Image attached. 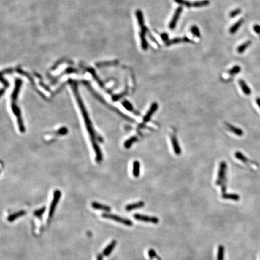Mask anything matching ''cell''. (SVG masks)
<instances>
[{"label":"cell","instance_id":"83f0119b","mask_svg":"<svg viewBox=\"0 0 260 260\" xmlns=\"http://www.w3.org/2000/svg\"><path fill=\"white\" fill-rule=\"evenodd\" d=\"M137 18L138 19V22L140 26H142L144 25V20H143V16L142 12L140 10H137L136 12Z\"/></svg>","mask_w":260,"mask_h":260},{"label":"cell","instance_id":"2e32d148","mask_svg":"<svg viewBox=\"0 0 260 260\" xmlns=\"http://www.w3.org/2000/svg\"><path fill=\"white\" fill-rule=\"evenodd\" d=\"M144 205H145V203L143 201H140V202H138L136 203L127 205L125 207V210L128 211H131V210H133L135 209L142 208Z\"/></svg>","mask_w":260,"mask_h":260},{"label":"cell","instance_id":"4dcf8cb0","mask_svg":"<svg viewBox=\"0 0 260 260\" xmlns=\"http://www.w3.org/2000/svg\"><path fill=\"white\" fill-rule=\"evenodd\" d=\"M122 105H123V107L126 108V109L128 111H133V107L132 104L130 103L129 101L125 100L122 102Z\"/></svg>","mask_w":260,"mask_h":260},{"label":"cell","instance_id":"7c38bea8","mask_svg":"<svg viewBox=\"0 0 260 260\" xmlns=\"http://www.w3.org/2000/svg\"><path fill=\"white\" fill-rule=\"evenodd\" d=\"M226 126L230 131H231L232 133H233L235 135H237L238 136H242L243 135V131L242 129L238 128L232 125H231V124L228 123H226Z\"/></svg>","mask_w":260,"mask_h":260},{"label":"cell","instance_id":"ac0fdd59","mask_svg":"<svg viewBox=\"0 0 260 260\" xmlns=\"http://www.w3.org/2000/svg\"><path fill=\"white\" fill-rule=\"evenodd\" d=\"M140 172V164L138 161H134L133 164V174L135 177H139Z\"/></svg>","mask_w":260,"mask_h":260},{"label":"cell","instance_id":"8fae6325","mask_svg":"<svg viewBox=\"0 0 260 260\" xmlns=\"http://www.w3.org/2000/svg\"><path fill=\"white\" fill-rule=\"evenodd\" d=\"M191 42L190 39L187 37H179V38H175L172 40H169L166 43V46H170L173 44H177V43H180V42Z\"/></svg>","mask_w":260,"mask_h":260},{"label":"cell","instance_id":"7402d4cb","mask_svg":"<svg viewBox=\"0 0 260 260\" xmlns=\"http://www.w3.org/2000/svg\"><path fill=\"white\" fill-rule=\"evenodd\" d=\"M235 157L238 159V160H240L241 161H242V162H243V163H248V162H250V161L249 160V159L245 156H244L242 153H240V152H236V153H235Z\"/></svg>","mask_w":260,"mask_h":260},{"label":"cell","instance_id":"ffe728a7","mask_svg":"<svg viewBox=\"0 0 260 260\" xmlns=\"http://www.w3.org/2000/svg\"><path fill=\"white\" fill-rule=\"evenodd\" d=\"M243 19H241L240 20H239L238 21H237L235 24H234L229 29V32L231 34H234L238 30L240 27V26H242V24L243 23Z\"/></svg>","mask_w":260,"mask_h":260},{"label":"cell","instance_id":"5bb4252c","mask_svg":"<svg viewBox=\"0 0 260 260\" xmlns=\"http://www.w3.org/2000/svg\"><path fill=\"white\" fill-rule=\"evenodd\" d=\"M91 205H92V208L95 209V210H102V211H104L106 212H109L111 211V208L109 206L101 204H99L98 202H93L92 203Z\"/></svg>","mask_w":260,"mask_h":260},{"label":"cell","instance_id":"6da1fadb","mask_svg":"<svg viewBox=\"0 0 260 260\" xmlns=\"http://www.w3.org/2000/svg\"><path fill=\"white\" fill-rule=\"evenodd\" d=\"M71 86L72 88L73 89L74 91V94L75 95V99L77 100V102L79 105V108L80 109V111L82 113L83 115V118L84 121V123L85 125V126L87 128V129H88V133L89 134L90 136V139L91 140V142L92 143V146L93 148V149L95 152L96 154V160L98 162H101L102 160V153L101 152L100 148L98 145L97 143V138L96 137V134L95 132L94 131V129L93 128L92 126V123L89 119V115L88 113V112L86 111V109L85 108V106L84 105V103L83 102V100L81 99L79 92L78 91V88L76 85L75 83H71Z\"/></svg>","mask_w":260,"mask_h":260},{"label":"cell","instance_id":"f546056e","mask_svg":"<svg viewBox=\"0 0 260 260\" xmlns=\"http://www.w3.org/2000/svg\"><path fill=\"white\" fill-rule=\"evenodd\" d=\"M241 71V68L239 66H234L232 68H231L229 71V74L231 75H234L235 74H237L239 73Z\"/></svg>","mask_w":260,"mask_h":260},{"label":"cell","instance_id":"9a60e30c","mask_svg":"<svg viewBox=\"0 0 260 260\" xmlns=\"http://www.w3.org/2000/svg\"><path fill=\"white\" fill-rule=\"evenodd\" d=\"M26 214V211H25V210L19 211L16 213H13L12 214L9 215V217L7 218V221L10 222H12L14 221H15L16 219H17L18 218H20V217L25 215Z\"/></svg>","mask_w":260,"mask_h":260},{"label":"cell","instance_id":"3957f363","mask_svg":"<svg viewBox=\"0 0 260 260\" xmlns=\"http://www.w3.org/2000/svg\"><path fill=\"white\" fill-rule=\"evenodd\" d=\"M102 217L103 218L108 219H112L113 221H115L116 222H118L119 223H121L122 224H123V225L128 226H131L133 225V223L131 220H129V219H125V218H122V217H120L118 215L105 213H103L102 214Z\"/></svg>","mask_w":260,"mask_h":260},{"label":"cell","instance_id":"d6a6232c","mask_svg":"<svg viewBox=\"0 0 260 260\" xmlns=\"http://www.w3.org/2000/svg\"><path fill=\"white\" fill-rule=\"evenodd\" d=\"M240 13H241V10H240V9H235V10L232 11V12L230 13L229 16H230L231 18H234V17H235L236 16H237V15H238V14H239Z\"/></svg>","mask_w":260,"mask_h":260},{"label":"cell","instance_id":"1f68e13d","mask_svg":"<svg viewBox=\"0 0 260 260\" xmlns=\"http://www.w3.org/2000/svg\"><path fill=\"white\" fill-rule=\"evenodd\" d=\"M148 255H149V257L150 259H153V258H157V259H160V258H158V257L157 256V254H156L155 251H154L153 249H149V250L148 251Z\"/></svg>","mask_w":260,"mask_h":260},{"label":"cell","instance_id":"30bf717a","mask_svg":"<svg viewBox=\"0 0 260 260\" xmlns=\"http://www.w3.org/2000/svg\"><path fill=\"white\" fill-rule=\"evenodd\" d=\"M142 29L140 34V39H141V43H142V47L143 50H146L148 49V43L145 38V35L146 33V31L148 30L147 28L143 25L142 26H140Z\"/></svg>","mask_w":260,"mask_h":260},{"label":"cell","instance_id":"44dd1931","mask_svg":"<svg viewBox=\"0 0 260 260\" xmlns=\"http://www.w3.org/2000/svg\"><path fill=\"white\" fill-rule=\"evenodd\" d=\"M209 0H201V1H197L193 3V7H202L207 6L209 5Z\"/></svg>","mask_w":260,"mask_h":260},{"label":"cell","instance_id":"9c48e42d","mask_svg":"<svg viewBox=\"0 0 260 260\" xmlns=\"http://www.w3.org/2000/svg\"><path fill=\"white\" fill-rule=\"evenodd\" d=\"M170 139H171V143L172 145V147L173 148V150H174L175 153L178 156L180 155L181 153V149L176 136L175 134L171 135Z\"/></svg>","mask_w":260,"mask_h":260},{"label":"cell","instance_id":"836d02e7","mask_svg":"<svg viewBox=\"0 0 260 260\" xmlns=\"http://www.w3.org/2000/svg\"><path fill=\"white\" fill-rule=\"evenodd\" d=\"M161 37L162 39V40L166 42H167V41H169V36L167 33H162L161 35Z\"/></svg>","mask_w":260,"mask_h":260},{"label":"cell","instance_id":"484cf974","mask_svg":"<svg viewBox=\"0 0 260 260\" xmlns=\"http://www.w3.org/2000/svg\"><path fill=\"white\" fill-rule=\"evenodd\" d=\"M175 2L183 6H186L187 7H193V3L187 1V0H174Z\"/></svg>","mask_w":260,"mask_h":260},{"label":"cell","instance_id":"ba28073f","mask_svg":"<svg viewBox=\"0 0 260 260\" xmlns=\"http://www.w3.org/2000/svg\"><path fill=\"white\" fill-rule=\"evenodd\" d=\"M158 107V104L157 102H154V103L152 104V105H150V107L149 108V110L148 111L146 115L143 118V122H145V123L148 122L152 116H153V115L157 111Z\"/></svg>","mask_w":260,"mask_h":260},{"label":"cell","instance_id":"8992f818","mask_svg":"<svg viewBox=\"0 0 260 260\" xmlns=\"http://www.w3.org/2000/svg\"><path fill=\"white\" fill-rule=\"evenodd\" d=\"M134 218L137 221H142L144 222L152 223L154 224H158L159 223V219L156 217H151L140 214H135L134 215Z\"/></svg>","mask_w":260,"mask_h":260},{"label":"cell","instance_id":"52a82bcc","mask_svg":"<svg viewBox=\"0 0 260 260\" xmlns=\"http://www.w3.org/2000/svg\"><path fill=\"white\" fill-rule=\"evenodd\" d=\"M182 11H183V8L181 7H178L177 9V10H175V13H174V15H173V16L172 18V20H170V24H169V28L170 30H173L175 28L177 24V22H178V20L180 17V15L182 13Z\"/></svg>","mask_w":260,"mask_h":260},{"label":"cell","instance_id":"f1b7e54d","mask_svg":"<svg viewBox=\"0 0 260 260\" xmlns=\"http://www.w3.org/2000/svg\"><path fill=\"white\" fill-rule=\"evenodd\" d=\"M190 31L191 32V33L195 36L196 37H200V31L199 30V28L196 26H191V27L190 28Z\"/></svg>","mask_w":260,"mask_h":260},{"label":"cell","instance_id":"d6986e66","mask_svg":"<svg viewBox=\"0 0 260 260\" xmlns=\"http://www.w3.org/2000/svg\"><path fill=\"white\" fill-rule=\"evenodd\" d=\"M222 198L225 199H231L233 201H238L240 199L239 195L237 194H234V193H224L222 194Z\"/></svg>","mask_w":260,"mask_h":260},{"label":"cell","instance_id":"5b68a950","mask_svg":"<svg viewBox=\"0 0 260 260\" xmlns=\"http://www.w3.org/2000/svg\"><path fill=\"white\" fill-rule=\"evenodd\" d=\"M227 169V164L225 161H222L220 163L219 169L218 172V179L216 180L215 184L216 185L219 186L222 185L223 182L225 181V175Z\"/></svg>","mask_w":260,"mask_h":260},{"label":"cell","instance_id":"603a6c76","mask_svg":"<svg viewBox=\"0 0 260 260\" xmlns=\"http://www.w3.org/2000/svg\"><path fill=\"white\" fill-rule=\"evenodd\" d=\"M224 253H225V248H224L223 246L220 245L218 248V257H217V259L218 260H224Z\"/></svg>","mask_w":260,"mask_h":260},{"label":"cell","instance_id":"cb8c5ba5","mask_svg":"<svg viewBox=\"0 0 260 260\" xmlns=\"http://www.w3.org/2000/svg\"><path fill=\"white\" fill-rule=\"evenodd\" d=\"M137 140V137H135V136H133V137H131V138H129V139H128L125 143H124V147L125 148H129L130 147H131V146H132V145L134 143V142H136V141Z\"/></svg>","mask_w":260,"mask_h":260},{"label":"cell","instance_id":"e0dca14e","mask_svg":"<svg viewBox=\"0 0 260 260\" xmlns=\"http://www.w3.org/2000/svg\"><path fill=\"white\" fill-rule=\"evenodd\" d=\"M238 83L240 85L241 88L243 92V93L246 95H249L251 94V89L249 88V86L247 85L246 82L243 80H239Z\"/></svg>","mask_w":260,"mask_h":260},{"label":"cell","instance_id":"7a4b0ae2","mask_svg":"<svg viewBox=\"0 0 260 260\" xmlns=\"http://www.w3.org/2000/svg\"><path fill=\"white\" fill-rule=\"evenodd\" d=\"M22 85V81L20 80H17L15 82V86L13 90V92L12 95V102H11V107L13 113V114L16 116V118L17 119V122L19 126V131L21 133H24L26 131L25 126L23 121V119H22L21 113L19 108L16 104V101L18 98V96L19 93V91L21 88Z\"/></svg>","mask_w":260,"mask_h":260},{"label":"cell","instance_id":"d590c367","mask_svg":"<svg viewBox=\"0 0 260 260\" xmlns=\"http://www.w3.org/2000/svg\"><path fill=\"white\" fill-rule=\"evenodd\" d=\"M96 260H103V257L101 254H98L96 258Z\"/></svg>","mask_w":260,"mask_h":260},{"label":"cell","instance_id":"e575fe53","mask_svg":"<svg viewBox=\"0 0 260 260\" xmlns=\"http://www.w3.org/2000/svg\"><path fill=\"white\" fill-rule=\"evenodd\" d=\"M253 30L254 31L258 33V34H260V26L258 25H255L253 26Z\"/></svg>","mask_w":260,"mask_h":260},{"label":"cell","instance_id":"4fadbf2b","mask_svg":"<svg viewBox=\"0 0 260 260\" xmlns=\"http://www.w3.org/2000/svg\"><path fill=\"white\" fill-rule=\"evenodd\" d=\"M117 245V242L116 240H113L109 245H108L103 251V255L105 256H108L109 255L112 251H113V249H115V248L116 247Z\"/></svg>","mask_w":260,"mask_h":260},{"label":"cell","instance_id":"d4e9b609","mask_svg":"<svg viewBox=\"0 0 260 260\" xmlns=\"http://www.w3.org/2000/svg\"><path fill=\"white\" fill-rule=\"evenodd\" d=\"M251 41H247L246 42H245L244 43H243L242 45H240L239 47H238L237 48V51L239 53H242L243 52H244L246 48L251 45Z\"/></svg>","mask_w":260,"mask_h":260},{"label":"cell","instance_id":"277c9868","mask_svg":"<svg viewBox=\"0 0 260 260\" xmlns=\"http://www.w3.org/2000/svg\"><path fill=\"white\" fill-rule=\"evenodd\" d=\"M61 191L59 190H56L54 191V195H53V201H52L51 204L50 205L49 213H48L49 218H51L53 215H54L57 205L58 204V203L60 201V199L61 198Z\"/></svg>","mask_w":260,"mask_h":260},{"label":"cell","instance_id":"4316f807","mask_svg":"<svg viewBox=\"0 0 260 260\" xmlns=\"http://www.w3.org/2000/svg\"><path fill=\"white\" fill-rule=\"evenodd\" d=\"M45 210H46V207H42V208H41L40 209H38V210H36L35 211H34L33 214H34V215L35 216L37 217V218H40L41 217H42V215L43 214H44Z\"/></svg>","mask_w":260,"mask_h":260},{"label":"cell","instance_id":"8d00e7d4","mask_svg":"<svg viewBox=\"0 0 260 260\" xmlns=\"http://www.w3.org/2000/svg\"><path fill=\"white\" fill-rule=\"evenodd\" d=\"M256 104L258 105V107L260 108V98H257L256 99Z\"/></svg>","mask_w":260,"mask_h":260}]
</instances>
